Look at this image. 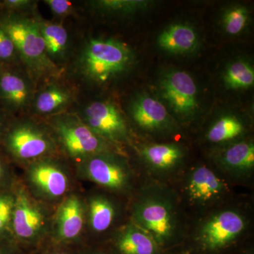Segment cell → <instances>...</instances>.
<instances>
[{"instance_id":"cell-1","label":"cell","mask_w":254,"mask_h":254,"mask_svg":"<svg viewBox=\"0 0 254 254\" xmlns=\"http://www.w3.org/2000/svg\"><path fill=\"white\" fill-rule=\"evenodd\" d=\"M254 203L252 195L237 194L220 206L192 219L177 254H231L252 240Z\"/></svg>"},{"instance_id":"cell-2","label":"cell","mask_w":254,"mask_h":254,"mask_svg":"<svg viewBox=\"0 0 254 254\" xmlns=\"http://www.w3.org/2000/svg\"><path fill=\"white\" fill-rule=\"evenodd\" d=\"M128 219L146 232L164 253L182 245L190 221L173 187L145 178L129 199Z\"/></svg>"},{"instance_id":"cell-3","label":"cell","mask_w":254,"mask_h":254,"mask_svg":"<svg viewBox=\"0 0 254 254\" xmlns=\"http://www.w3.org/2000/svg\"><path fill=\"white\" fill-rule=\"evenodd\" d=\"M172 187L190 220L224 204L237 194L235 187L207 160L191 161Z\"/></svg>"},{"instance_id":"cell-4","label":"cell","mask_w":254,"mask_h":254,"mask_svg":"<svg viewBox=\"0 0 254 254\" xmlns=\"http://www.w3.org/2000/svg\"><path fill=\"white\" fill-rule=\"evenodd\" d=\"M143 177L173 186L191 163L186 145L179 142H143L135 147Z\"/></svg>"},{"instance_id":"cell-5","label":"cell","mask_w":254,"mask_h":254,"mask_svg":"<svg viewBox=\"0 0 254 254\" xmlns=\"http://www.w3.org/2000/svg\"><path fill=\"white\" fill-rule=\"evenodd\" d=\"M83 173L88 180L115 194L128 199L144 177L129 165L127 159L113 151L105 152L85 159Z\"/></svg>"},{"instance_id":"cell-6","label":"cell","mask_w":254,"mask_h":254,"mask_svg":"<svg viewBox=\"0 0 254 254\" xmlns=\"http://www.w3.org/2000/svg\"><path fill=\"white\" fill-rule=\"evenodd\" d=\"M132 53L128 47L114 40L91 39L82 53L81 67L87 77L104 83L129 66Z\"/></svg>"},{"instance_id":"cell-7","label":"cell","mask_w":254,"mask_h":254,"mask_svg":"<svg viewBox=\"0 0 254 254\" xmlns=\"http://www.w3.org/2000/svg\"><path fill=\"white\" fill-rule=\"evenodd\" d=\"M0 26L11 38L16 53L35 72L44 73L55 67L47 55L40 23L5 14L0 16Z\"/></svg>"},{"instance_id":"cell-8","label":"cell","mask_w":254,"mask_h":254,"mask_svg":"<svg viewBox=\"0 0 254 254\" xmlns=\"http://www.w3.org/2000/svg\"><path fill=\"white\" fill-rule=\"evenodd\" d=\"M206 160L234 187L254 185V143L252 138L209 151Z\"/></svg>"},{"instance_id":"cell-9","label":"cell","mask_w":254,"mask_h":254,"mask_svg":"<svg viewBox=\"0 0 254 254\" xmlns=\"http://www.w3.org/2000/svg\"><path fill=\"white\" fill-rule=\"evenodd\" d=\"M55 128L66 152L75 158H88L113 151L111 144L75 118L58 119Z\"/></svg>"},{"instance_id":"cell-10","label":"cell","mask_w":254,"mask_h":254,"mask_svg":"<svg viewBox=\"0 0 254 254\" xmlns=\"http://www.w3.org/2000/svg\"><path fill=\"white\" fill-rule=\"evenodd\" d=\"M83 117L87 126L110 144L131 143L126 122L113 103L93 102L86 107Z\"/></svg>"},{"instance_id":"cell-11","label":"cell","mask_w":254,"mask_h":254,"mask_svg":"<svg viewBox=\"0 0 254 254\" xmlns=\"http://www.w3.org/2000/svg\"><path fill=\"white\" fill-rule=\"evenodd\" d=\"M131 115L135 125L147 136L170 138L180 133V128L163 103L152 97L136 98L132 103Z\"/></svg>"},{"instance_id":"cell-12","label":"cell","mask_w":254,"mask_h":254,"mask_svg":"<svg viewBox=\"0 0 254 254\" xmlns=\"http://www.w3.org/2000/svg\"><path fill=\"white\" fill-rule=\"evenodd\" d=\"M1 143L5 150L18 160H32L48 153L53 147L48 135L27 124L9 126Z\"/></svg>"},{"instance_id":"cell-13","label":"cell","mask_w":254,"mask_h":254,"mask_svg":"<svg viewBox=\"0 0 254 254\" xmlns=\"http://www.w3.org/2000/svg\"><path fill=\"white\" fill-rule=\"evenodd\" d=\"M161 91L177 115L190 118L197 108V87L193 78L183 71H172L161 81Z\"/></svg>"},{"instance_id":"cell-14","label":"cell","mask_w":254,"mask_h":254,"mask_svg":"<svg viewBox=\"0 0 254 254\" xmlns=\"http://www.w3.org/2000/svg\"><path fill=\"white\" fill-rule=\"evenodd\" d=\"M111 254H164L153 239L129 219L114 232Z\"/></svg>"},{"instance_id":"cell-15","label":"cell","mask_w":254,"mask_h":254,"mask_svg":"<svg viewBox=\"0 0 254 254\" xmlns=\"http://www.w3.org/2000/svg\"><path fill=\"white\" fill-rule=\"evenodd\" d=\"M11 228L18 238L32 240L38 236L44 224L41 210L23 190L14 193Z\"/></svg>"},{"instance_id":"cell-16","label":"cell","mask_w":254,"mask_h":254,"mask_svg":"<svg viewBox=\"0 0 254 254\" xmlns=\"http://www.w3.org/2000/svg\"><path fill=\"white\" fill-rule=\"evenodd\" d=\"M31 93L21 75L0 65V105L7 113L23 109L29 103Z\"/></svg>"},{"instance_id":"cell-17","label":"cell","mask_w":254,"mask_h":254,"mask_svg":"<svg viewBox=\"0 0 254 254\" xmlns=\"http://www.w3.org/2000/svg\"><path fill=\"white\" fill-rule=\"evenodd\" d=\"M247 132V127L241 119L235 115H224L205 130L203 139L211 151L249 138Z\"/></svg>"},{"instance_id":"cell-18","label":"cell","mask_w":254,"mask_h":254,"mask_svg":"<svg viewBox=\"0 0 254 254\" xmlns=\"http://www.w3.org/2000/svg\"><path fill=\"white\" fill-rule=\"evenodd\" d=\"M121 214L120 205L109 195L98 193L88 203V222L92 232L104 235L111 232Z\"/></svg>"},{"instance_id":"cell-19","label":"cell","mask_w":254,"mask_h":254,"mask_svg":"<svg viewBox=\"0 0 254 254\" xmlns=\"http://www.w3.org/2000/svg\"><path fill=\"white\" fill-rule=\"evenodd\" d=\"M29 177L38 190L52 198L62 196L67 190V177L54 164L47 162L35 164L30 170Z\"/></svg>"},{"instance_id":"cell-20","label":"cell","mask_w":254,"mask_h":254,"mask_svg":"<svg viewBox=\"0 0 254 254\" xmlns=\"http://www.w3.org/2000/svg\"><path fill=\"white\" fill-rule=\"evenodd\" d=\"M84 225V209L75 195L68 197L58 213V234L61 240H72L81 234Z\"/></svg>"},{"instance_id":"cell-21","label":"cell","mask_w":254,"mask_h":254,"mask_svg":"<svg viewBox=\"0 0 254 254\" xmlns=\"http://www.w3.org/2000/svg\"><path fill=\"white\" fill-rule=\"evenodd\" d=\"M158 45L169 53L183 54L195 50L198 36L194 29L188 25L174 24L160 35Z\"/></svg>"},{"instance_id":"cell-22","label":"cell","mask_w":254,"mask_h":254,"mask_svg":"<svg viewBox=\"0 0 254 254\" xmlns=\"http://www.w3.org/2000/svg\"><path fill=\"white\" fill-rule=\"evenodd\" d=\"M47 55L52 59L63 57L68 43L66 30L58 23H45L40 24Z\"/></svg>"},{"instance_id":"cell-23","label":"cell","mask_w":254,"mask_h":254,"mask_svg":"<svg viewBox=\"0 0 254 254\" xmlns=\"http://www.w3.org/2000/svg\"><path fill=\"white\" fill-rule=\"evenodd\" d=\"M71 100V95L68 90L52 86L39 93L35 101V108L38 113H53L63 109Z\"/></svg>"},{"instance_id":"cell-24","label":"cell","mask_w":254,"mask_h":254,"mask_svg":"<svg viewBox=\"0 0 254 254\" xmlns=\"http://www.w3.org/2000/svg\"><path fill=\"white\" fill-rule=\"evenodd\" d=\"M224 80L227 86L232 89L250 88L254 83V68L246 62H235L227 68Z\"/></svg>"},{"instance_id":"cell-25","label":"cell","mask_w":254,"mask_h":254,"mask_svg":"<svg viewBox=\"0 0 254 254\" xmlns=\"http://www.w3.org/2000/svg\"><path fill=\"white\" fill-rule=\"evenodd\" d=\"M249 13L243 6H235L224 15L223 26L228 34L237 35L243 31L248 22Z\"/></svg>"},{"instance_id":"cell-26","label":"cell","mask_w":254,"mask_h":254,"mask_svg":"<svg viewBox=\"0 0 254 254\" xmlns=\"http://www.w3.org/2000/svg\"><path fill=\"white\" fill-rule=\"evenodd\" d=\"M14 205V194L0 191V237H4L11 228Z\"/></svg>"},{"instance_id":"cell-27","label":"cell","mask_w":254,"mask_h":254,"mask_svg":"<svg viewBox=\"0 0 254 254\" xmlns=\"http://www.w3.org/2000/svg\"><path fill=\"white\" fill-rule=\"evenodd\" d=\"M97 4L100 9L110 11L129 12L138 9H142L146 6L144 1H132V0H105L98 1Z\"/></svg>"},{"instance_id":"cell-28","label":"cell","mask_w":254,"mask_h":254,"mask_svg":"<svg viewBox=\"0 0 254 254\" xmlns=\"http://www.w3.org/2000/svg\"><path fill=\"white\" fill-rule=\"evenodd\" d=\"M16 54L14 43L0 26V63L6 64L12 61Z\"/></svg>"},{"instance_id":"cell-29","label":"cell","mask_w":254,"mask_h":254,"mask_svg":"<svg viewBox=\"0 0 254 254\" xmlns=\"http://www.w3.org/2000/svg\"><path fill=\"white\" fill-rule=\"evenodd\" d=\"M45 2L55 14L59 16L67 15L72 10V4L66 0H47Z\"/></svg>"},{"instance_id":"cell-30","label":"cell","mask_w":254,"mask_h":254,"mask_svg":"<svg viewBox=\"0 0 254 254\" xmlns=\"http://www.w3.org/2000/svg\"><path fill=\"white\" fill-rule=\"evenodd\" d=\"M1 4L6 9L15 10L26 7L28 5L31 4V1H28V0H6V1H2Z\"/></svg>"},{"instance_id":"cell-31","label":"cell","mask_w":254,"mask_h":254,"mask_svg":"<svg viewBox=\"0 0 254 254\" xmlns=\"http://www.w3.org/2000/svg\"><path fill=\"white\" fill-rule=\"evenodd\" d=\"M7 112L0 105V143L9 126L7 122Z\"/></svg>"},{"instance_id":"cell-32","label":"cell","mask_w":254,"mask_h":254,"mask_svg":"<svg viewBox=\"0 0 254 254\" xmlns=\"http://www.w3.org/2000/svg\"><path fill=\"white\" fill-rule=\"evenodd\" d=\"M231 254H254L253 240H250Z\"/></svg>"},{"instance_id":"cell-33","label":"cell","mask_w":254,"mask_h":254,"mask_svg":"<svg viewBox=\"0 0 254 254\" xmlns=\"http://www.w3.org/2000/svg\"><path fill=\"white\" fill-rule=\"evenodd\" d=\"M5 175H6V168H5L2 159L0 157V185L4 181Z\"/></svg>"},{"instance_id":"cell-34","label":"cell","mask_w":254,"mask_h":254,"mask_svg":"<svg viewBox=\"0 0 254 254\" xmlns=\"http://www.w3.org/2000/svg\"><path fill=\"white\" fill-rule=\"evenodd\" d=\"M0 254H12L7 249H5L2 246H0Z\"/></svg>"},{"instance_id":"cell-35","label":"cell","mask_w":254,"mask_h":254,"mask_svg":"<svg viewBox=\"0 0 254 254\" xmlns=\"http://www.w3.org/2000/svg\"><path fill=\"white\" fill-rule=\"evenodd\" d=\"M94 254H111L110 252H98Z\"/></svg>"},{"instance_id":"cell-36","label":"cell","mask_w":254,"mask_h":254,"mask_svg":"<svg viewBox=\"0 0 254 254\" xmlns=\"http://www.w3.org/2000/svg\"><path fill=\"white\" fill-rule=\"evenodd\" d=\"M164 254H177L176 253H174V252H170V253H165Z\"/></svg>"},{"instance_id":"cell-37","label":"cell","mask_w":254,"mask_h":254,"mask_svg":"<svg viewBox=\"0 0 254 254\" xmlns=\"http://www.w3.org/2000/svg\"><path fill=\"white\" fill-rule=\"evenodd\" d=\"M64 254V253H53V254Z\"/></svg>"}]
</instances>
